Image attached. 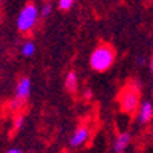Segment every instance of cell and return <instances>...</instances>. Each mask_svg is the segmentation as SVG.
Instances as JSON below:
<instances>
[{
  "instance_id": "9a60e30c",
  "label": "cell",
  "mask_w": 153,
  "mask_h": 153,
  "mask_svg": "<svg viewBox=\"0 0 153 153\" xmlns=\"http://www.w3.org/2000/svg\"><path fill=\"white\" fill-rule=\"evenodd\" d=\"M144 62H146V61H144L143 58H140V59H138V65H144Z\"/></svg>"
},
{
  "instance_id": "9c48e42d",
  "label": "cell",
  "mask_w": 153,
  "mask_h": 153,
  "mask_svg": "<svg viewBox=\"0 0 153 153\" xmlns=\"http://www.w3.org/2000/svg\"><path fill=\"white\" fill-rule=\"evenodd\" d=\"M35 44L33 42H30V41H27V42H25L23 44V47H21V55L23 56H32L33 53H35Z\"/></svg>"
},
{
  "instance_id": "30bf717a",
  "label": "cell",
  "mask_w": 153,
  "mask_h": 153,
  "mask_svg": "<svg viewBox=\"0 0 153 153\" xmlns=\"http://www.w3.org/2000/svg\"><path fill=\"white\" fill-rule=\"evenodd\" d=\"M23 123H25V117L23 115H17L14 118V129L15 130H20L21 127H23Z\"/></svg>"
},
{
  "instance_id": "4fadbf2b",
  "label": "cell",
  "mask_w": 153,
  "mask_h": 153,
  "mask_svg": "<svg viewBox=\"0 0 153 153\" xmlns=\"http://www.w3.org/2000/svg\"><path fill=\"white\" fill-rule=\"evenodd\" d=\"M6 153H23V152L18 150V149H11V150H8Z\"/></svg>"
},
{
  "instance_id": "3957f363",
  "label": "cell",
  "mask_w": 153,
  "mask_h": 153,
  "mask_svg": "<svg viewBox=\"0 0 153 153\" xmlns=\"http://www.w3.org/2000/svg\"><path fill=\"white\" fill-rule=\"evenodd\" d=\"M140 103V93L135 86H129L120 94V108L123 112H134Z\"/></svg>"
},
{
  "instance_id": "6da1fadb",
  "label": "cell",
  "mask_w": 153,
  "mask_h": 153,
  "mask_svg": "<svg viewBox=\"0 0 153 153\" xmlns=\"http://www.w3.org/2000/svg\"><path fill=\"white\" fill-rule=\"evenodd\" d=\"M114 61H115L114 49L103 44V46H99L93 52V55L90 58V65H91V68L96 70V71H105L114 64Z\"/></svg>"
},
{
  "instance_id": "5bb4252c",
  "label": "cell",
  "mask_w": 153,
  "mask_h": 153,
  "mask_svg": "<svg viewBox=\"0 0 153 153\" xmlns=\"http://www.w3.org/2000/svg\"><path fill=\"white\" fill-rule=\"evenodd\" d=\"M85 97H86V99H90V97H91V91H90V90L85 93Z\"/></svg>"
},
{
  "instance_id": "8992f818",
  "label": "cell",
  "mask_w": 153,
  "mask_h": 153,
  "mask_svg": "<svg viewBox=\"0 0 153 153\" xmlns=\"http://www.w3.org/2000/svg\"><path fill=\"white\" fill-rule=\"evenodd\" d=\"M152 118H153V105L149 103V102H146L140 108L138 120H140V123H149Z\"/></svg>"
},
{
  "instance_id": "ba28073f",
  "label": "cell",
  "mask_w": 153,
  "mask_h": 153,
  "mask_svg": "<svg viewBox=\"0 0 153 153\" xmlns=\"http://www.w3.org/2000/svg\"><path fill=\"white\" fill-rule=\"evenodd\" d=\"M65 88H67L70 93H74L77 90V77L74 71H70L65 77Z\"/></svg>"
},
{
  "instance_id": "277c9868",
  "label": "cell",
  "mask_w": 153,
  "mask_h": 153,
  "mask_svg": "<svg viewBox=\"0 0 153 153\" xmlns=\"http://www.w3.org/2000/svg\"><path fill=\"white\" fill-rule=\"evenodd\" d=\"M30 79L29 77H21L15 86V99L18 103H23L25 100H27L29 94H30Z\"/></svg>"
},
{
  "instance_id": "ac0fdd59",
  "label": "cell",
  "mask_w": 153,
  "mask_h": 153,
  "mask_svg": "<svg viewBox=\"0 0 153 153\" xmlns=\"http://www.w3.org/2000/svg\"><path fill=\"white\" fill-rule=\"evenodd\" d=\"M118 153H121V152H118Z\"/></svg>"
},
{
  "instance_id": "8fae6325",
  "label": "cell",
  "mask_w": 153,
  "mask_h": 153,
  "mask_svg": "<svg viewBox=\"0 0 153 153\" xmlns=\"http://www.w3.org/2000/svg\"><path fill=\"white\" fill-rule=\"evenodd\" d=\"M76 0H59V8L61 9H70Z\"/></svg>"
},
{
  "instance_id": "2e32d148",
  "label": "cell",
  "mask_w": 153,
  "mask_h": 153,
  "mask_svg": "<svg viewBox=\"0 0 153 153\" xmlns=\"http://www.w3.org/2000/svg\"><path fill=\"white\" fill-rule=\"evenodd\" d=\"M150 68H152V73H153V58H152V62H150Z\"/></svg>"
},
{
  "instance_id": "7a4b0ae2",
  "label": "cell",
  "mask_w": 153,
  "mask_h": 153,
  "mask_svg": "<svg viewBox=\"0 0 153 153\" xmlns=\"http://www.w3.org/2000/svg\"><path fill=\"white\" fill-rule=\"evenodd\" d=\"M36 20H38V8L33 3H27L18 14L17 27L21 32H29L36 25Z\"/></svg>"
},
{
  "instance_id": "52a82bcc",
  "label": "cell",
  "mask_w": 153,
  "mask_h": 153,
  "mask_svg": "<svg viewBox=\"0 0 153 153\" xmlns=\"http://www.w3.org/2000/svg\"><path fill=\"white\" fill-rule=\"evenodd\" d=\"M130 143V134L124 132V134H120L118 138L115 140V144H114V149L115 152H123Z\"/></svg>"
},
{
  "instance_id": "7c38bea8",
  "label": "cell",
  "mask_w": 153,
  "mask_h": 153,
  "mask_svg": "<svg viewBox=\"0 0 153 153\" xmlns=\"http://www.w3.org/2000/svg\"><path fill=\"white\" fill-rule=\"evenodd\" d=\"M50 12H52L50 5H44V6L41 8V11H39V14H41L42 17H49V15H50Z\"/></svg>"
},
{
  "instance_id": "e0dca14e",
  "label": "cell",
  "mask_w": 153,
  "mask_h": 153,
  "mask_svg": "<svg viewBox=\"0 0 153 153\" xmlns=\"http://www.w3.org/2000/svg\"><path fill=\"white\" fill-rule=\"evenodd\" d=\"M62 153H68V152H62Z\"/></svg>"
},
{
  "instance_id": "5b68a950",
  "label": "cell",
  "mask_w": 153,
  "mask_h": 153,
  "mask_svg": "<svg viewBox=\"0 0 153 153\" xmlns=\"http://www.w3.org/2000/svg\"><path fill=\"white\" fill-rule=\"evenodd\" d=\"M88 137H90L88 129H86V127H79L76 132L73 134L70 143H71L73 147H80L82 144H85L86 141H88Z\"/></svg>"
}]
</instances>
